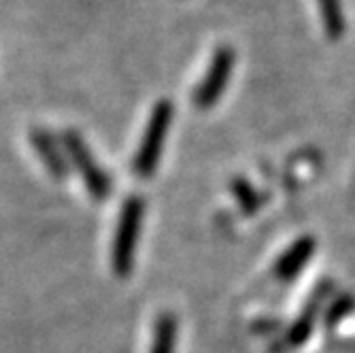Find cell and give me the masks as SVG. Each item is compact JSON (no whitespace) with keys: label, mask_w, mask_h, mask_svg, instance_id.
Wrapping results in <instances>:
<instances>
[{"label":"cell","mask_w":355,"mask_h":353,"mask_svg":"<svg viewBox=\"0 0 355 353\" xmlns=\"http://www.w3.org/2000/svg\"><path fill=\"white\" fill-rule=\"evenodd\" d=\"M143 215H145V200L141 196H130L123 203L117 230L113 236V247H111V266L117 277H128L135 268L137 245L143 228Z\"/></svg>","instance_id":"6da1fadb"},{"label":"cell","mask_w":355,"mask_h":353,"mask_svg":"<svg viewBox=\"0 0 355 353\" xmlns=\"http://www.w3.org/2000/svg\"><path fill=\"white\" fill-rule=\"evenodd\" d=\"M173 115H175V107L171 101H159L155 103L147 128H145V135L141 139L139 151L135 155V173L143 179H149L157 164H159V155H162V147L164 141L168 137L171 130V123H173Z\"/></svg>","instance_id":"7a4b0ae2"},{"label":"cell","mask_w":355,"mask_h":353,"mask_svg":"<svg viewBox=\"0 0 355 353\" xmlns=\"http://www.w3.org/2000/svg\"><path fill=\"white\" fill-rule=\"evenodd\" d=\"M62 145H64V151H67V155L71 160V164L81 173L89 196L96 203H105L111 196V189H113L111 177L94 160L89 147L83 141V137L79 132H75V130H67L62 135Z\"/></svg>","instance_id":"3957f363"},{"label":"cell","mask_w":355,"mask_h":353,"mask_svg":"<svg viewBox=\"0 0 355 353\" xmlns=\"http://www.w3.org/2000/svg\"><path fill=\"white\" fill-rule=\"evenodd\" d=\"M234 62H236V53L232 47H219L215 49L213 53V60H211V67L205 75V79L200 81V85L193 89V96L191 101L198 109H211L225 89L230 81V75H232V69H234Z\"/></svg>","instance_id":"277c9868"},{"label":"cell","mask_w":355,"mask_h":353,"mask_svg":"<svg viewBox=\"0 0 355 353\" xmlns=\"http://www.w3.org/2000/svg\"><path fill=\"white\" fill-rule=\"evenodd\" d=\"M32 139V147H35V151L39 153L43 166L51 173V177L55 181H64L69 177L71 173V160L67 155V151L62 149V141H58L55 137H51L47 130H43V128H35L30 135Z\"/></svg>","instance_id":"5b68a950"},{"label":"cell","mask_w":355,"mask_h":353,"mask_svg":"<svg viewBox=\"0 0 355 353\" xmlns=\"http://www.w3.org/2000/svg\"><path fill=\"white\" fill-rule=\"evenodd\" d=\"M313 249H315V241L304 236L300 241H296L292 247H289L277 262V275L281 279H292L294 275H298L304 264L309 262V258L313 255Z\"/></svg>","instance_id":"8992f818"},{"label":"cell","mask_w":355,"mask_h":353,"mask_svg":"<svg viewBox=\"0 0 355 353\" xmlns=\"http://www.w3.org/2000/svg\"><path fill=\"white\" fill-rule=\"evenodd\" d=\"M177 317L173 313H159L155 328H153V341L149 353H175L177 347Z\"/></svg>","instance_id":"52a82bcc"},{"label":"cell","mask_w":355,"mask_h":353,"mask_svg":"<svg viewBox=\"0 0 355 353\" xmlns=\"http://www.w3.org/2000/svg\"><path fill=\"white\" fill-rule=\"evenodd\" d=\"M321 21H324L326 35L336 41L345 35V13H343V3L340 0H317Z\"/></svg>","instance_id":"ba28073f"},{"label":"cell","mask_w":355,"mask_h":353,"mask_svg":"<svg viewBox=\"0 0 355 353\" xmlns=\"http://www.w3.org/2000/svg\"><path fill=\"white\" fill-rule=\"evenodd\" d=\"M232 191H234V196H236V200H239V205L243 207L245 213H253L257 209V205H260V198H257L255 189L245 179L232 181Z\"/></svg>","instance_id":"9c48e42d"},{"label":"cell","mask_w":355,"mask_h":353,"mask_svg":"<svg viewBox=\"0 0 355 353\" xmlns=\"http://www.w3.org/2000/svg\"><path fill=\"white\" fill-rule=\"evenodd\" d=\"M313 315H315V311L309 309V311L298 319V322L294 324L292 332H289V343H292V345H300V343H304V341L309 338L311 328H313Z\"/></svg>","instance_id":"30bf717a"}]
</instances>
